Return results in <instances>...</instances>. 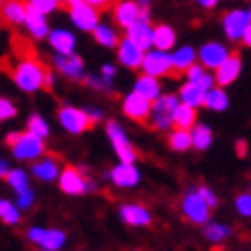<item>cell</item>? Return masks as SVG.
I'll use <instances>...</instances> for the list:
<instances>
[{
    "label": "cell",
    "mask_w": 251,
    "mask_h": 251,
    "mask_svg": "<svg viewBox=\"0 0 251 251\" xmlns=\"http://www.w3.org/2000/svg\"><path fill=\"white\" fill-rule=\"evenodd\" d=\"M49 68H45L39 59L29 57V59H19L15 68H8V76L15 80V84L25 92H35L43 88L45 84V74Z\"/></svg>",
    "instance_id": "1"
},
{
    "label": "cell",
    "mask_w": 251,
    "mask_h": 251,
    "mask_svg": "<svg viewBox=\"0 0 251 251\" xmlns=\"http://www.w3.org/2000/svg\"><path fill=\"white\" fill-rule=\"evenodd\" d=\"M178 98L174 94L159 96L153 100V110H151V125L159 131H168L174 125V110L178 106Z\"/></svg>",
    "instance_id": "2"
},
{
    "label": "cell",
    "mask_w": 251,
    "mask_h": 251,
    "mask_svg": "<svg viewBox=\"0 0 251 251\" xmlns=\"http://www.w3.org/2000/svg\"><path fill=\"white\" fill-rule=\"evenodd\" d=\"M59 123L68 133L80 135L94 127V121L88 115V110H80L74 106H61L59 108Z\"/></svg>",
    "instance_id": "3"
},
{
    "label": "cell",
    "mask_w": 251,
    "mask_h": 251,
    "mask_svg": "<svg viewBox=\"0 0 251 251\" xmlns=\"http://www.w3.org/2000/svg\"><path fill=\"white\" fill-rule=\"evenodd\" d=\"M151 110H153V102L147 96L139 94L137 90H133L129 96H125L123 102V112L127 115L131 121L137 123H149L151 121Z\"/></svg>",
    "instance_id": "4"
},
{
    "label": "cell",
    "mask_w": 251,
    "mask_h": 251,
    "mask_svg": "<svg viewBox=\"0 0 251 251\" xmlns=\"http://www.w3.org/2000/svg\"><path fill=\"white\" fill-rule=\"evenodd\" d=\"M106 133H108V139H110L112 147H115L119 159L123 161V164H133L137 153H135L133 145L129 143V139L125 137V131L121 129V125L117 121H108L106 123Z\"/></svg>",
    "instance_id": "5"
},
{
    "label": "cell",
    "mask_w": 251,
    "mask_h": 251,
    "mask_svg": "<svg viewBox=\"0 0 251 251\" xmlns=\"http://www.w3.org/2000/svg\"><path fill=\"white\" fill-rule=\"evenodd\" d=\"M182 212H184V217H188L192 223L202 225L208 221L210 206L206 204V200L200 196L198 190H188L186 196L182 198Z\"/></svg>",
    "instance_id": "6"
},
{
    "label": "cell",
    "mask_w": 251,
    "mask_h": 251,
    "mask_svg": "<svg viewBox=\"0 0 251 251\" xmlns=\"http://www.w3.org/2000/svg\"><path fill=\"white\" fill-rule=\"evenodd\" d=\"M59 188L66 194H84L86 190H94V182L88 180L82 176V172L78 168L68 166L64 172L59 174Z\"/></svg>",
    "instance_id": "7"
},
{
    "label": "cell",
    "mask_w": 251,
    "mask_h": 251,
    "mask_svg": "<svg viewBox=\"0 0 251 251\" xmlns=\"http://www.w3.org/2000/svg\"><path fill=\"white\" fill-rule=\"evenodd\" d=\"M12 153H15L17 159H35L43 155L45 151V145H43V139L41 137H35L33 133H21V139L10 147Z\"/></svg>",
    "instance_id": "8"
},
{
    "label": "cell",
    "mask_w": 251,
    "mask_h": 251,
    "mask_svg": "<svg viewBox=\"0 0 251 251\" xmlns=\"http://www.w3.org/2000/svg\"><path fill=\"white\" fill-rule=\"evenodd\" d=\"M141 70L149 76H172V55L166 51H147L143 57Z\"/></svg>",
    "instance_id": "9"
},
{
    "label": "cell",
    "mask_w": 251,
    "mask_h": 251,
    "mask_svg": "<svg viewBox=\"0 0 251 251\" xmlns=\"http://www.w3.org/2000/svg\"><path fill=\"white\" fill-rule=\"evenodd\" d=\"M249 25H251L249 12H243V10H231L223 19V29H225V33H227V37L231 41L243 39V35H245Z\"/></svg>",
    "instance_id": "10"
},
{
    "label": "cell",
    "mask_w": 251,
    "mask_h": 251,
    "mask_svg": "<svg viewBox=\"0 0 251 251\" xmlns=\"http://www.w3.org/2000/svg\"><path fill=\"white\" fill-rule=\"evenodd\" d=\"M70 17L78 29L82 31H94L98 27V10L88 2H80L70 8Z\"/></svg>",
    "instance_id": "11"
},
{
    "label": "cell",
    "mask_w": 251,
    "mask_h": 251,
    "mask_svg": "<svg viewBox=\"0 0 251 251\" xmlns=\"http://www.w3.org/2000/svg\"><path fill=\"white\" fill-rule=\"evenodd\" d=\"M143 57H145L143 49L137 47L129 37H125L119 45V61L121 64L129 70H139L143 66Z\"/></svg>",
    "instance_id": "12"
},
{
    "label": "cell",
    "mask_w": 251,
    "mask_h": 251,
    "mask_svg": "<svg viewBox=\"0 0 251 251\" xmlns=\"http://www.w3.org/2000/svg\"><path fill=\"white\" fill-rule=\"evenodd\" d=\"M112 12H115V23L119 25V27L129 29L133 23L139 21L141 6L137 4L135 0H125V2H117L115 8H112Z\"/></svg>",
    "instance_id": "13"
},
{
    "label": "cell",
    "mask_w": 251,
    "mask_h": 251,
    "mask_svg": "<svg viewBox=\"0 0 251 251\" xmlns=\"http://www.w3.org/2000/svg\"><path fill=\"white\" fill-rule=\"evenodd\" d=\"M198 55H200V61H202L204 68L219 70L225 61H227V57L231 53L221 43H206V45H202V49H200Z\"/></svg>",
    "instance_id": "14"
},
{
    "label": "cell",
    "mask_w": 251,
    "mask_h": 251,
    "mask_svg": "<svg viewBox=\"0 0 251 251\" xmlns=\"http://www.w3.org/2000/svg\"><path fill=\"white\" fill-rule=\"evenodd\" d=\"M53 64L57 68L59 74H64L66 78H72V80H78L82 76V72H84V61L80 55L76 53H68V55H57L53 59Z\"/></svg>",
    "instance_id": "15"
},
{
    "label": "cell",
    "mask_w": 251,
    "mask_h": 251,
    "mask_svg": "<svg viewBox=\"0 0 251 251\" xmlns=\"http://www.w3.org/2000/svg\"><path fill=\"white\" fill-rule=\"evenodd\" d=\"M239 72H241V57H239V53H231V55L227 57V61H225V64L217 70L215 80H217V84H219L221 88H223V86H229L231 82L237 80Z\"/></svg>",
    "instance_id": "16"
},
{
    "label": "cell",
    "mask_w": 251,
    "mask_h": 251,
    "mask_svg": "<svg viewBox=\"0 0 251 251\" xmlns=\"http://www.w3.org/2000/svg\"><path fill=\"white\" fill-rule=\"evenodd\" d=\"M127 37L137 47H141L143 51H147V49L153 45V29L149 27V23H145V21L133 23L127 29Z\"/></svg>",
    "instance_id": "17"
},
{
    "label": "cell",
    "mask_w": 251,
    "mask_h": 251,
    "mask_svg": "<svg viewBox=\"0 0 251 251\" xmlns=\"http://www.w3.org/2000/svg\"><path fill=\"white\" fill-rule=\"evenodd\" d=\"M110 180L121 188H131L139 182V172H137L133 164H123L121 161L117 168L110 170Z\"/></svg>",
    "instance_id": "18"
},
{
    "label": "cell",
    "mask_w": 251,
    "mask_h": 251,
    "mask_svg": "<svg viewBox=\"0 0 251 251\" xmlns=\"http://www.w3.org/2000/svg\"><path fill=\"white\" fill-rule=\"evenodd\" d=\"M121 217L127 225H131V227H145V225L151 223L149 210L141 204H125L121 208Z\"/></svg>",
    "instance_id": "19"
},
{
    "label": "cell",
    "mask_w": 251,
    "mask_h": 251,
    "mask_svg": "<svg viewBox=\"0 0 251 251\" xmlns=\"http://www.w3.org/2000/svg\"><path fill=\"white\" fill-rule=\"evenodd\" d=\"M194 59H196V53L190 47H182L178 51H174V55H172V78H180L182 74H188V70L194 66Z\"/></svg>",
    "instance_id": "20"
},
{
    "label": "cell",
    "mask_w": 251,
    "mask_h": 251,
    "mask_svg": "<svg viewBox=\"0 0 251 251\" xmlns=\"http://www.w3.org/2000/svg\"><path fill=\"white\" fill-rule=\"evenodd\" d=\"M27 0H4L2 4V17L10 25H21L27 21Z\"/></svg>",
    "instance_id": "21"
},
{
    "label": "cell",
    "mask_w": 251,
    "mask_h": 251,
    "mask_svg": "<svg viewBox=\"0 0 251 251\" xmlns=\"http://www.w3.org/2000/svg\"><path fill=\"white\" fill-rule=\"evenodd\" d=\"M25 25H27V29L31 31L33 37H37V39H43L45 35H49V27H47V19L43 12L35 10V8H27V21H25Z\"/></svg>",
    "instance_id": "22"
},
{
    "label": "cell",
    "mask_w": 251,
    "mask_h": 251,
    "mask_svg": "<svg viewBox=\"0 0 251 251\" xmlns=\"http://www.w3.org/2000/svg\"><path fill=\"white\" fill-rule=\"evenodd\" d=\"M49 43H51V47L61 55L74 53V47H76V39H74V35L70 31H64V29L49 33Z\"/></svg>",
    "instance_id": "23"
},
{
    "label": "cell",
    "mask_w": 251,
    "mask_h": 251,
    "mask_svg": "<svg viewBox=\"0 0 251 251\" xmlns=\"http://www.w3.org/2000/svg\"><path fill=\"white\" fill-rule=\"evenodd\" d=\"M180 100L184 104L188 106H202L204 104V100H206V90L204 88H200L198 84H192V82H188L180 88Z\"/></svg>",
    "instance_id": "24"
},
{
    "label": "cell",
    "mask_w": 251,
    "mask_h": 251,
    "mask_svg": "<svg viewBox=\"0 0 251 251\" xmlns=\"http://www.w3.org/2000/svg\"><path fill=\"white\" fill-rule=\"evenodd\" d=\"M174 125H176V129L192 131L196 127V110H194V106H188V104L180 102L174 110Z\"/></svg>",
    "instance_id": "25"
},
{
    "label": "cell",
    "mask_w": 251,
    "mask_h": 251,
    "mask_svg": "<svg viewBox=\"0 0 251 251\" xmlns=\"http://www.w3.org/2000/svg\"><path fill=\"white\" fill-rule=\"evenodd\" d=\"M176 43V33L168 25H155L153 27V47L157 51H168Z\"/></svg>",
    "instance_id": "26"
},
{
    "label": "cell",
    "mask_w": 251,
    "mask_h": 251,
    "mask_svg": "<svg viewBox=\"0 0 251 251\" xmlns=\"http://www.w3.org/2000/svg\"><path fill=\"white\" fill-rule=\"evenodd\" d=\"M135 90L147 96L149 100H157L159 98V82L155 76H149V74H143L141 78H137V84H135Z\"/></svg>",
    "instance_id": "27"
},
{
    "label": "cell",
    "mask_w": 251,
    "mask_h": 251,
    "mask_svg": "<svg viewBox=\"0 0 251 251\" xmlns=\"http://www.w3.org/2000/svg\"><path fill=\"white\" fill-rule=\"evenodd\" d=\"M33 174H35L39 180H45V182H49V180H55V176L59 174L57 161H55V159H51V157L37 161V164L33 166Z\"/></svg>",
    "instance_id": "28"
},
{
    "label": "cell",
    "mask_w": 251,
    "mask_h": 251,
    "mask_svg": "<svg viewBox=\"0 0 251 251\" xmlns=\"http://www.w3.org/2000/svg\"><path fill=\"white\" fill-rule=\"evenodd\" d=\"M170 147L176 149V151H186V149L192 147V131H186V129H176L170 139H168Z\"/></svg>",
    "instance_id": "29"
},
{
    "label": "cell",
    "mask_w": 251,
    "mask_h": 251,
    "mask_svg": "<svg viewBox=\"0 0 251 251\" xmlns=\"http://www.w3.org/2000/svg\"><path fill=\"white\" fill-rule=\"evenodd\" d=\"M92 35H94V39L100 45H104V47H119L121 45L119 35L112 31L110 27H106V25H98V27L92 31Z\"/></svg>",
    "instance_id": "30"
},
{
    "label": "cell",
    "mask_w": 251,
    "mask_h": 251,
    "mask_svg": "<svg viewBox=\"0 0 251 251\" xmlns=\"http://www.w3.org/2000/svg\"><path fill=\"white\" fill-rule=\"evenodd\" d=\"M229 104L227 94H225L223 88H210L206 92V100H204V106L210 110H225Z\"/></svg>",
    "instance_id": "31"
},
{
    "label": "cell",
    "mask_w": 251,
    "mask_h": 251,
    "mask_svg": "<svg viewBox=\"0 0 251 251\" xmlns=\"http://www.w3.org/2000/svg\"><path fill=\"white\" fill-rule=\"evenodd\" d=\"M212 143V133L210 129L206 127V125H196V127L192 129V145L198 149V151H204V149H208Z\"/></svg>",
    "instance_id": "32"
},
{
    "label": "cell",
    "mask_w": 251,
    "mask_h": 251,
    "mask_svg": "<svg viewBox=\"0 0 251 251\" xmlns=\"http://www.w3.org/2000/svg\"><path fill=\"white\" fill-rule=\"evenodd\" d=\"M66 241V235L57 231V229H49V231H43V237H41V241L39 245L45 249V251H57L61 245H64Z\"/></svg>",
    "instance_id": "33"
},
{
    "label": "cell",
    "mask_w": 251,
    "mask_h": 251,
    "mask_svg": "<svg viewBox=\"0 0 251 251\" xmlns=\"http://www.w3.org/2000/svg\"><path fill=\"white\" fill-rule=\"evenodd\" d=\"M27 131L33 133L35 137H41V139H45V137L49 135V127H47V123L39 117V115H33L27 123Z\"/></svg>",
    "instance_id": "34"
},
{
    "label": "cell",
    "mask_w": 251,
    "mask_h": 251,
    "mask_svg": "<svg viewBox=\"0 0 251 251\" xmlns=\"http://www.w3.org/2000/svg\"><path fill=\"white\" fill-rule=\"evenodd\" d=\"M0 217H2V221L6 225H17L21 219L17 206H12L8 200H2V202H0Z\"/></svg>",
    "instance_id": "35"
},
{
    "label": "cell",
    "mask_w": 251,
    "mask_h": 251,
    "mask_svg": "<svg viewBox=\"0 0 251 251\" xmlns=\"http://www.w3.org/2000/svg\"><path fill=\"white\" fill-rule=\"evenodd\" d=\"M204 233H206V239H210L212 243H219V241H223L231 231H229V227H225V225L212 223V225H208V227H206Z\"/></svg>",
    "instance_id": "36"
},
{
    "label": "cell",
    "mask_w": 251,
    "mask_h": 251,
    "mask_svg": "<svg viewBox=\"0 0 251 251\" xmlns=\"http://www.w3.org/2000/svg\"><path fill=\"white\" fill-rule=\"evenodd\" d=\"M6 182H8L12 188H15L17 192L25 190V188H29V184H27V174H25L23 170H12V172H8Z\"/></svg>",
    "instance_id": "37"
},
{
    "label": "cell",
    "mask_w": 251,
    "mask_h": 251,
    "mask_svg": "<svg viewBox=\"0 0 251 251\" xmlns=\"http://www.w3.org/2000/svg\"><path fill=\"white\" fill-rule=\"evenodd\" d=\"M27 4L35 10L43 12V15H47V12L55 10V6H59V0H27Z\"/></svg>",
    "instance_id": "38"
},
{
    "label": "cell",
    "mask_w": 251,
    "mask_h": 251,
    "mask_svg": "<svg viewBox=\"0 0 251 251\" xmlns=\"http://www.w3.org/2000/svg\"><path fill=\"white\" fill-rule=\"evenodd\" d=\"M12 117H17V106L10 102V100L2 98L0 100V119H12Z\"/></svg>",
    "instance_id": "39"
},
{
    "label": "cell",
    "mask_w": 251,
    "mask_h": 251,
    "mask_svg": "<svg viewBox=\"0 0 251 251\" xmlns=\"http://www.w3.org/2000/svg\"><path fill=\"white\" fill-rule=\"evenodd\" d=\"M237 210L245 217H251V194H241L237 198Z\"/></svg>",
    "instance_id": "40"
},
{
    "label": "cell",
    "mask_w": 251,
    "mask_h": 251,
    "mask_svg": "<svg viewBox=\"0 0 251 251\" xmlns=\"http://www.w3.org/2000/svg\"><path fill=\"white\" fill-rule=\"evenodd\" d=\"M204 76H206V72L202 70V66H196V64L188 70V74H186L188 82H192V84H200V80H202Z\"/></svg>",
    "instance_id": "41"
},
{
    "label": "cell",
    "mask_w": 251,
    "mask_h": 251,
    "mask_svg": "<svg viewBox=\"0 0 251 251\" xmlns=\"http://www.w3.org/2000/svg\"><path fill=\"white\" fill-rule=\"evenodd\" d=\"M17 194H19V198H17L19 206L29 208V206L33 204V190H31V188H25V190H21V192H17Z\"/></svg>",
    "instance_id": "42"
},
{
    "label": "cell",
    "mask_w": 251,
    "mask_h": 251,
    "mask_svg": "<svg viewBox=\"0 0 251 251\" xmlns=\"http://www.w3.org/2000/svg\"><path fill=\"white\" fill-rule=\"evenodd\" d=\"M198 192H200V196H202V198L206 200V204H208L210 208H215V206L219 204V200H217L215 192H212L210 188H206V186H200V188H198Z\"/></svg>",
    "instance_id": "43"
},
{
    "label": "cell",
    "mask_w": 251,
    "mask_h": 251,
    "mask_svg": "<svg viewBox=\"0 0 251 251\" xmlns=\"http://www.w3.org/2000/svg\"><path fill=\"white\" fill-rule=\"evenodd\" d=\"M84 2H88L90 6H94L98 12H104V10L115 8V6H112V4H115V0H84Z\"/></svg>",
    "instance_id": "44"
},
{
    "label": "cell",
    "mask_w": 251,
    "mask_h": 251,
    "mask_svg": "<svg viewBox=\"0 0 251 251\" xmlns=\"http://www.w3.org/2000/svg\"><path fill=\"white\" fill-rule=\"evenodd\" d=\"M235 149H237V155L239 157H245V153H247V143L243 141V139H239L235 143Z\"/></svg>",
    "instance_id": "45"
},
{
    "label": "cell",
    "mask_w": 251,
    "mask_h": 251,
    "mask_svg": "<svg viewBox=\"0 0 251 251\" xmlns=\"http://www.w3.org/2000/svg\"><path fill=\"white\" fill-rule=\"evenodd\" d=\"M51 84H53V74H51V70H47V74H45V84H43V88H45V90H51Z\"/></svg>",
    "instance_id": "46"
},
{
    "label": "cell",
    "mask_w": 251,
    "mask_h": 251,
    "mask_svg": "<svg viewBox=\"0 0 251 251\" xmlns=\"http://www.w3.org/2000/svg\"><path fill=\"white\" fill-rule=\"evenodd\" d=\"M80 2H84V0H59V6H66V8L70 10L72 6H76V4H80Z\"/></svg>",
    "instance_id": "47"
},
{
    "label": "cell",
    "mask_w": 251,
    "mask_h": 251,
    "mask_svg": "<svg viewBox=\"0 0 251 251\" xmlns=\"http://www.w3.org/2000/svg\"><path fill=\"white\" fill-rule=\"evenodd\" d=\"M19 139H21V133H10V135L6 137V143L12 147V145H15V143L19 141Z\"/></svg>",
    "instance_id": "48"
},
{
    "label": "cell",
    "mask_w": 251,
    "mask_h": 251,
    "mask_svg": "<svg viewBox=\"0 0 251 251\" xmlns=\"http://www.w3.org/2000/svg\"><path fill=\"white\" fill-rule=\"evenodd\" d=\"M196 2H198L200 6H204V8H212V6L219 2V0H196Z\"/></svg>",
    "instance_id": "49"
},
{
    "label": "cell",
    "mask_w": 251,
    "mask_h": 251,
    "mask_svg": "<svg viewBox=\"0 0 251 251\" xmlns=\"http://www.w3.org/2000/svg\"><path fill=\"white\" fill-rule=\"evenodd\" d=\"M243 43H245V47H251V25L247 27V31H245V35H243V39H241Z\"/></svg>",
    "instance_id": "50"
},
{
    "label": "cell",
    "mask_w": 251,
    "mask_h": 251,
    "mask_svg": "<svg viewBox=\"0 0 251 251\" xmlns=\"http://www.w3.org/2000/svg\"><path fill=\"white\" fill-rule=\"evenodd\" d=\"M112 74H115V68H112V66H104V68H102V76L110 78V76H112Z\"/></svg>",
    "instance_id": "51"
},
{
    "label": "cell",
    "mask_w": 251,
    "mask_h": 251,
    "mask_svg": "<svg viewBox=\"0 0 251 251\" xmlns=\"http://www.w3.org/2000/svg\"><path fill=\"white\" fill-rule=\"evenodd\" d=\"M249 21H251V10H249Z\"/></svg>",
    "instance_id": "52"
}]
</instances>
